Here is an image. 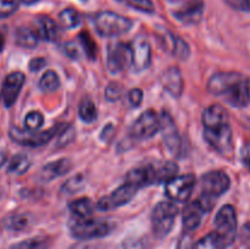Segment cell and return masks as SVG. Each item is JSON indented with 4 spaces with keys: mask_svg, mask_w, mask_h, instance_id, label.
<instances>
[{
    "mask_svg": "<svg viewBox=\"0 0 250 249\" xmlns=\"http://www.w3.org/2000/svg\"><path fill=\"white\" fill-rule=\"evenodd\" d=\"M63 51L68 58L73 59V60H78L81 58V45H78L76 42H68V43L63 44Z\"/></svg>",
    "mask_w": 250,
    "mask_h": 249,
    "instance_id": "41",
    "label": "cell"
},
{
    "mask_svg": "<svg viewBox=\"0 0 250 249\" xmlns=\"http://www.w3.org/2000/svg\"><path fill=\"white\" fill-rule=\"evenodd\" d=\"M128 100L133 107H138L143 102V90L139 88H133L128 92Z\"/></svg>",
    "mask_w": 250,
    "mask_h": 249,
    "instance_id": "44",
    "label": "cell"
},
{
    "mask_svg": "<svg viewBox=\"0 0 250 249\" xmlns=\"http://www.w3.org/2000/svg\"><path fill=\"white\" fill-rule=\"evenodd\" d=\"M224 1L237 11H250V0H224Z\"/></svg>",
    "mask_w": 250,
    "mask_h": 249,
    "instance_id": "42",
    "label": "cell"
},
{
    "mask_svg": "<svg viewBox=\"0 0 250 249\" xmlns=\"http://www.w3.org/2000/svg\"><path fill=\"white\" fill-rule=\"evenodd\" d=\"M226 247H229V244L224 237L214 231L200 238L192 249H226Z\"/></svg>",
    "mask_w": 250,
    "mask_h": 249,
    "instance_id": "24",
    "label": "cell"
},
{
    "mask_svg": "<svg viewBox=\"0 0 250 249\" xmlns=\"http://www.w3.org/2000/svg\"><path fill=\"white\" fill-rule=\"evenodd\" d=\"M204 12V0H189L182 9L173 12V16L186 24H194L202 20Z\"/></svg>",
    "mask_w": 250,
    "mask_h": 249,
    "instance_id": "18",
    "label": "cell"
},
{
    "mask_svg": "<svg viewBox=\"0 0 250 249\" xmlns=\"http://www.w3.org/2000/svg\"><path fill=\"white\" fill-rule=\"evenodd\" d=\"M202 122L204 128L226 124V122H229V112L222 105L212 104L203 111Z\"/></svg>",
    "mask_w": 250,
    "mask_h": 249,
    "instance_id": "22",
    "label": "cell"
},
{
    "mask_svg": "<svg viewBox=\"0 0 250 249\" xmlns=\"http://www.w3.org/2000/svg\"><path fill=\"white\" fill-rule=\"evenodd\" d=\"M6 153H5L4 150H1V149H0V168L2 167V165H4L5 163H6Z\"/></svg>",
    "mask_w": 250,
    "mask_h": 249,
    "instance_id": "48",
    "label": "cell"
},
{
    "mask_svg": "<svg viewBox=\"0 0 250 249\" xmlns=\"http://www.w3.org/2000/svg\"><path fill=\"white\" fill-rule=\"evenodd\" d=\"M122 247H124V249H146V242L142 238L129 237V238L125 239Z\"/></svg>",
    "mask_w": 250,
    "mask_h": 249,
    "instance_id": "43",
    "label": "cell"
},
{
    "mask_svg": "<svg viewBox=\"0 0 250 249\" xmlns=\"http://www.w3.org/2000/svg\"><path fill=\"white\" fill-rule=\"evenodd\" d=\"M231 187L229 176L224 171H210L202 176V194L200 197L215 203L219 197Z\"/></svg>",
    "mask_w": 250,
    "mask_h": 249,
    "instance_id": "8",
    "label": "cell"
},
{
    "mask_svg": "<svg viewBox=\"0 0 250 249\" xmlns=\"http://www.w3.org/2000/svg\"><path fill=\"white\" fill-rule=\"evenodd\" d=\"M80 41H81V46H83V50H84L85 55H88L89 58L94 59L95 51H97V46H95L94 42L92 41V38L89 37L88 33H81L80 34Z\"/></svg>",
    "mask_w": 250,
    "mask_h": 249,
    "instance_id": "38",
    "label": "cell"
},
{
    "mask_svg": "<svg viewBox=\"0 0 250 249\" xmlns=\"http://www.w3.org/2000/svg\"><path fill=\"white\" fill-rule=\"evenodd\" d=\"M114 225L107 220L102 219H78L76 217L70 224V232L72 237L82 241L102 238L111 233Z\"/></svg>",
    "mask_w": 250,
    "mask_h": 249,
    "instance_id": "3",
    "label": "cell"
},
{
    "mask_svg": "<svg viewBox=\"0 0 250 249\" xmlns=\"http://www.w3.org/2000/svg\"><path fill=\"white\" fill-rule=\"evenodd\" d=\"M204 139L221 155L229 156L233 153V132L229 122L204 128Z\"/></svg>",
    "mask_w": 250,
    "mask_h": 249,
    "instance_id": "6",
    "label": "cell"
},
{
    "mask_svg": "<svg viewBox=\"0 0 250 249\" xmlns=\"http://www.w3.org/2000/svg\"><path fill=\"white\" fill-rule=\"evenodd\" d=\"M78 115L80 119L85 124H93L98 119V109L94 102L89 97H84L78 106Z\"/></svg>",
    "mask_w": 250,
    "mask_h": 249,
    "instance_id": "26",
    "label": "cell"
},
{
    "mask_svg": "<svg viewBox=\"0 0 250 249\" xmlns=\"http://www.w3.org/2000/svg\"><path fill=\"white\" fill-rule=\"evenodd\" d=\"M171 39H172V46H171V48H172L173 55H175L176 58L180 59V60H186V59H188V56H189L190 54L189 45H188L183 39L178 38V37L173 36Z\"/></svg>",
    "mask_w": 250,
    "mask_h": 249,
    "instance_id": "34",
    "label": "cell"
},
{
    "mask_svg": "<svg viewBox=\"0 0 250 249\" xmlns=\"http://www.w3.org/2000/svg\"><path fill=\"white\" fill-rule=\"evenodd\" d=\"M160 131V117L154 110L142 112L129 128V134L136 139H148Z\"/></svg>",
    "mask_w": 250,
    "mask_h": 249,
    "instance_id": "10",
    "label": "cell"
},
{
    "mask_svg": "<svg viewBox=\"0 0 250 249\" xmlns=\"http://www.w3.org/2000/svg\"><path fill=\"white\" fill-rule=\"evenodd\" d=\"M126 182L133 185L137 189L156 183V164H146L128 171Z\"/></svg>",
    "mask_w": 250,
    "mask_h": 249,
    "instance_id": "16",
    "label": "cell"
},
{
    "mask_svg": "<svg viewBox=\"0 0 250 249\" xmlns=\"http://www.w3.org/2000/svg\"><path fill=\"white\" fill-rule=\"evenodd\" d=\"M24 81H26V76H24V73L20 72V71H16V72H12L6 76L1 88V95L5 106L11 107L15 104L22 87H23Z\"/></svg>",
    "mask_w": 250,
    "mask_h": 249,
    "instance_id": "15",
    "label": "cell"
},
{
    "mask_svg": "<svg viewBox=\"0 0 250 249\" xmlns=\"http://www.w3.org/2000/svg\"><path fill=\"white\" fill-rule=\"evenodd\" d=\"M120 4H124L131 9L137 10L143 14H154L155 12V6L151 0H116Z\"/></svg>",
    "mask_w": 250,
    "mask_h": 249,
    "instance_id": "31",
    "label": "cell"
},
{
    "mask_svg": "<svg viewBox=\"0 0 250 249\" xmlns=\"http://www.w3.org/2000/svg\"><path fill=\"white\" fill-rule=\"evenodd\" d=\"M95 31L102 37H119L131 31L133 22L112 11H100L94 16Z\"/></svg>",
    "mask_w": 250,
    "mask_h": 249,
    "instance_id": "2",
    "label": "cell"
},
{
    "mask_svg": "<svg viewBox=\"0 0 250 249\" xmlns=\"http://www.w3.org/2000/svg\"><path fill=\"white\" fill-rule=\"evenodd\" d=\"M132 54V68L136 72H143L150 66L151 62V49L150 43L146 36H137L129 44Z\"/></svg>",
    "mask_w": 250,
    "mask_h": 249,
    "instance_id": "13",
    "label": "cell"
},
{
    "mask_svg": "<svg viewBox=\"0 0 250 249\" xmlns=\"http://www.w3.org/2000/svg\"><path fill=\"white\" fill-rule=\"evenodd\" d=\"M36 28L33 29L38 39L48 42H55L59 37V27L56 22L49 16H41L34 22Z\"/></svg>",
    "mask_w": 250,
    "mask_h": 249,
    "instance_id": "21",
    "label": "cell"
},
{
    "mask_svg": "<svg viewBox=\"0 0 250 249\" xmlns=\"http://www.w3.org/2000/svg\"><path fill=\"white\" fill-rule=\"evenodd\" d=\"M197 178L193 173L175 176L165 183V194L173 203H187L192 197Z\"/></svg>",
    "mask_w": 250,
    "mask_h": 249,
    "instance_id": "7",
    "label": "cell"
},
{
    "mask_svg": "<svg viewBox=\"0 0 250 249\" xmlns=\"http://www.w3.org/2000/svg\"><path fill=\"white\" fill-rule=\"evenodd\" d=\"M21 0H0V19L11 16L19 9Z\"/></svg>",
    "mask_w": 250,
    "mask_h": 249,
    "instance_id": "36",
    "label": "cell"
},
{
    "mask_svg": "<svg viewBox=\"0 0 250 249\" xmlns=\"http://www.w3.org/2000/svg\"><path fill=\"white\" fill-rule=\"evenodd\" d=\"M31 167V159L27 154L19 153L12 156L7 166V172L14 173V175H23L24 172Z\"/></svg>",
    "mask_w": 250,
    "mask_h": 249,
    "instance_id": "27",
    "label": "cell"
},
{
    "mask_svg": "<svg viewBox=\"0 0 250 249\" xmlns=\"http://www.w3.org/2000/svg\"><path fill=\"white\" fill-rule=\"evenodd\" d=\"M208 90L233 107L242 109L250 104V78L236 71L214 73L208 81Z\"/></svg>",
    "mask_w": 250,
    "mask_h": 249,
    "instance_id": "1",
    "label": "cell"
},
{
    "mask_svg": "<svg viewBox=\"0 0 250 249\" xmlns=\"http://www.w3.org/2000/svg\"><path fill=\"white\" fill-rule=\"evenodd\" d=\"M241 159L243 165L246 166L247 170L250 172V142L249 143L244 144V146L241 150Z\"/></svg>",
    "mask_w": 250,
    "mask_h": 249,
    "instance_id": "45",
    "label": "cell"
},
{
    "mask_svg": "<svg viewBox=\"0 0 250 249\" xmlns=\"http://www.w3.org/2000/svg\"><path fill=\"white\" fill-rule=\"evenodd\" d=\"M131 63L132 54L129 44H124L121 42L109 44V46H107L106 66L110 72L116 75V73L121 72L125 68L131 66Z\"/></svg>",
    "mask_w": 250,
    "mask_h": 249,
    "instance_id": "12",
    "label": "cell"
},
{
    "mask_svg": "<svg viewBox=\"0 0 250 249\" xmlns=\"http://www.w3.org/2000/svg\"><path fill=\"white\" fill-rule=\"evenodd\" d=\"M95 205L92 202V199L87 197L78 198V199L72 200V202L68 204V210L75 215L78 219H87L90 217L94 212Z\"/></svg>",
    "mask_w": 250,
    "mask_h": 249,
    "instance_id": "23",
    "label": "cell"
},
{
    "mask_svg": "<svg viewBox=\"0 0 250 249\" xmlns=\"http://www.w3.org/2000/svg\"><path fill=\"white\" fill-rule=\"evenodd\" d=\"M4 45H5V38H4V36L0 33V53H1L2 49H4Z\"/></svg>",
    "mask_w": 250,
    "mask_h": 249,
    "instance_id": "49",
    "label": "cell"
},
{
    "mask_svg": "<svg viewBox=\"0 0 250 249\" xmlns=\"http://www.w3.org/2000/svg\"><path fill=\"white\" fill-rule=\"evenodd\" d=\"M215 228L229 246L233 243L237 234V212L233 205L226 204L217 211L215 216Z\"/></svg>",
    "mask_w": 250,
    "mask_h": 249,
    "instance_id": "11",
    "label": "cell"
},
{
    "mask_svg": "<svg viewBox=\"0 0 250 249\" xmlns=\"http://www.w3.org/2000/svg\"><path fill=\"white\" fill-rule=\"evenodd\" d=\"M44 124V116L39 111H29L24 117V128L28 131H38Z\"/></svg>",
    "mask_w": 250,
    "mask_h": 249,
    "instance_id": "35",
    "label": "cell"
},
{
    "mask_svg": "<svg viewBox=\"0 0 250 249\" xmlns=\"http://www.w3.org/2000/svg\"><path fill=\"white\" fill-rule=\"evenodd\" d=\"M48 239L45 237H32L20 243L14 244L10 249H45Z\"/></svg>",
    "mask_w": 250,
    "mask_h": 249,
    "instance_id": "32",
    "label": "cell"
},
{
    "mask_svg": "<svg viewBox=\"0 0 250 249\" xmlns=\"http://www.w3.org/2000/svg\"><path fill=\"white\" fill-rule=\"evenodd\" d=\"M38 1L39 0H21L22 4H24V5H33Z\"/></svg>",
    "mask_w": 250,
    "mask_h": 249,
    "instance_id": "50",
    "label": "cell"
},
{
    "mask_svg": "<svg viewBox=\"0 0 250 249\" xmlns=\"http://www.w3.org/2000/svg\"><path fill=\"white\" fill-rule=\"evenodd\" d=\"M65 124H56L49 128L48 131L37 132L28 131L26 128H20L17 126H12L9 131V136L11 141L20 145L31 146V148H37V146H43L48 144L53 138L58 137V134L62 131Z\"/></svg>",
    "mask_w": 250,
    "mask_h": 249,
    "instance_id": "4",
    "label": "cell"
},
{
    "mask_svg": "<svg viewBox=\"0 0 250 249\" xmlns=\"http://www.w3.org/2000/svg\"><path fill=\"white\" fill-rule=\"evenodd\" d=\"M59 20L62 27L67 29H73L76 27L80 26L81 23V14L76 9L72 7H67V9L62 10L59 15Z\"/></svg>",
    "mask_w": 250,
    "mask_h": 249,
    "instance_id": "30",
    "label": "cell"
},
{
    "mask_svg": "<svg viewBox=\"0 0 250 249\" xmlns=\"http://www.w3.org/2000/svg\"><path fill=\"white\" fill-rule=\"evenodd\" d=\"M75 138V129L70 124H66L62 128V131L58 134V148H62V146L68 145Z\"/></svg>",
    "mask_w": 250,
    "mask_h": 249,
    "instance_id": "37",
    "label": "cell"
},
{
    "mask_svg": "<svg viewBox=\"0 0 250 249\" xmlns=\"http://www.w3.org/2000/svg\"><path fill=\"white\" fill-rule=\"evenodd\" d=\"M207 214L199 200L187 203L182 212V225L186 232L195 231L200 226L203 217Z\"/></svg>",
    "mask_w": 250,
    "mask_h": 249,
    "instance_id": "17",
    "label": "cell"
},
{
    "mask_svg": "<svg viewBox=\"0 0 250 249\" xmlns=\"http://www.w3.org/2000/svg\"><path fill=\"white\" fill-rule=\"evenodd\" d=\"M38 37L36 36L33 29L27 27H19L15 32V42L19 46L26 49H34L38 44Z\"/></svg>",
    "mask_w": 250,
    "mask_h": 249,
    "instance_id": "25",
    "label": "cell"
},
{
    "mask_svg": "<svg viewBox=\"0 0 250 249\" xmlns=\"http://www.w3.org/2000/svg\"><path fill=\"white\" fill-rule=\"evenodd\" d=\"M1 195H2V189H1V188H0V197H1Z\"/></svg>",
    "mask_w": 250,
    "mask_h": 249,
    "instance_id": "51",
    "label": "cell"
},
{
    "mask_svg": "<svg viewBox=\"0 0 250 249\" xmlns=\"http://www.w3.org/2000/svg\"><path fill=\"white\" fill-rule=\"evenodd\" d=\"M161 84L164 89L173 98H180L183 93V77L177 66H171L164 71L161 76Z\"/></svg>",
    "mask_w": 250,
    "mask_h": 249,
    "instance_id": "19",
    "label": "cell"
},
{
    "mask_svg": "<svg viewBox=\"0 0 250 249\" xmlns=\"http://www.w3.org/2000/svg\"><path fill=\"white\" fill-rule=\"evenodd\" d=\"M177 214L178 208L173 202H160L155 205L151 212V231L156 238L163 239L170 233Z\"/></svg>",
    "mask_w": 250,
    "mask_h": 249,
    "instance_id": "5",
    "label": "cell"
},
{
    "mask_svg": "<svg viewBox=\"0 0 250 249\" xmlns=\"http://www.w3.org/2000/svg\"><path fill=\"white\" fill-rule=\"evenodd\" d=\"M178 166L173 161H164L163 164H156V183H166L177 176Z\"/></svg>",
    "mask_w": 250,
    "mask_h": 249,
    "instance_id": "28",
    "label": "cell"
},
{
    "mask_svg": "<svg viewBox=\"0 0 250 249\" xmlns=\"http://www.w3.org/2000/svg\"><path fill=\"white\" fill-rule=\"evenodd\" d=\"M60 87V78L54 70H48L39 80V88L44 93H53Z\"/></svg>",
    "mask_w": 250,
    "mask_h": 249,
    "instance_id": "29",
    "label": "cell"
},
{
    "mask_svg": "<svg viewBox=\"0 0 250 249\" xmlns=\"http://www.w3.org/2000/svg\"><path fill=\"white\" fill-rule=\"evenodd\" d=\"M46 60L44 58H34L29 61V70L32 72H37V71L42 70L45 66Z\"/></svg>",
    "mask_w": 250,
    "mask_h": 249,
    "instance_id": "46",
    "label": "cell"
},
{
    "mask_svg": "<svg viewBox=\"0 0 250 249\" xmlns=\"http://www.w3.org/2000/svg\"><path fill=\"white\" fill-rule=\"evenodd\" d=\"M83 185H84V177L82 175H77L67 180V182L63 185L62 189L68 193H75L80 190L83 187Z\"/></svg>",
    "mask_w": 250,
    "mask_h": 249,
    "instance_id": "40",
    "label": "cell"
},
{
    "mask_svg": "<svg viewBox=\"0 0 250 249\" xmlns=\"http://www.w3.org/2000/svg\"><path fill=\"white\" fill-rule=\"evenodd\" d=\"M159 117H160V131L163 134L164 144L171 153L177 154L182 145V141L172 116L167 111H163Z\"/></svg>",
    "mask_w": 250,
    "mask_h": 249,
    "instance_id": "14",
    "label": "cell"
},
{
    "mask_svg": "<svg viewBox=\"0 0 250 249\" xmlns=\"http://www.w3.org/2000/svg\"><path fill=\"white\" fill-rule=\"evenodd\" d=\"M5 226L11 231H22L28 226V217L24 214H16L5 220Z\"/></svg>",
    "mask_w": 250,
    "mask_h": 249,
    "instance_id": "33",
    "label": "cell"
},
{
    "mask_svg": "<svg viewBox=\"0 0 250 249\" xmlns=\"http://www.w3.org/2000/svg\"><path fill=\"white\" fill-rule=\"evenodd\" d=\"M122 87L117 83H110L106 88H105V99L110 103H114L119 100L122 97Z\"/></svg>",
    "mask_w": 250,
    "mask_h": 249,
    "instance_id": "39",
    "label": "cell"
},
{
    "mask_svg": "<svg viewBox=\"0 0 250 249\" xmlns=\"http://www.w3.org/2000/svg\"><path fill=\"white\" fill-rule=\"evenodd\" d=\"M137 192H138V189L133 185L125 181V183L119 186L114 192H111L106 197L100 198L95 208L100 211H109V210L117 209V208L128 204L136 197Z\"/></svg>",
    "mask_w": 250,
    "mask_h": 249,
    "instance_id": "9",
    "label": "cell"
},
{
    "mask_svg": "<svg viewBox=\"0 0 250 249\" xmlns=\"http://www.w3.org/2000/svg\"><path fill=\"white\" fill-rule=\"evenodd\" d=\"M243 239L247 244H250V222L244 225L243 227Z\"/></svg>",
    "mask_w": 250,
    "mask_h": 249,
    "instance_id": "47",
    "label": "cell"
},
{
    "mask_svg": "<svg viewBox=\"0 0 250 249\" xmlns=\"http://www.w3.org/2000/svg\"><path fill=\"white\" fill-rule=\"evenodd\" d=\"M72 168V161L67 158L58 159L44 165L41 170V178L45 182L63 176Z\"/></svg>",
    "mask_w": 250,
    "mask_h": 249,
    "instance_id": "20",
    "label": "cell"
}]
</instances>
